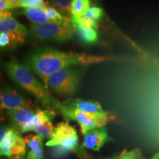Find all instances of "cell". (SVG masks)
Instances as JSON below:
<instances>
[{
  "instance_id": "83f0119b",
  "label": "cell",
  "mask_w": 159,
  "mask_h": 159,
  "mask_svg": "<svg viewBox=\"0 0 159 159\" xmlns=\"http://www.w3.org/2000/svg\"><path fill=\"white\" fill-rule=\"evenodd\" d=\"M114 157H109V158H102V159H114Z\"/></svg>"
},
{
  "instance_id": "5bb4252c",
  "label": "cell",
  "mask_w": 159,
  "mask_h": 159,
  "mask_svg": "<svg viewBox=\"0 0 159 159\" xmlns=\"http://www.w3.org/2000/svg\"><path fill=\"white\" fill-rule=\"evenodd\" d=\"M55 116H56V113L55 112V110H52V109L41 110L39 108L35 116L32 119L31 122L23 128L21 134H25L30 131H35L37 127L40 126L47 121H52Z\"/></svg>"
},
{
  "instance_id": "ba28073f",
  "label": "cell",
  "mask_w": 159,
  "mask_h": 159,
  "mask_svg": "<svg viewBox=\"0 0 159 159\" xmlns=\"http://www.w3.org/2000/svg\"><path fill=\"white\" fill-rule=\"evenodd\" d=\"M1 109L7 111L25 108H35L30 100L20 95L15 89L11 87H4L0 94Z\"/></svg>"
},
{
  "instance_id": "9a60e30c",
  "label": "cell",
  "mask_w": 159,
  "mask_h": 159,
  "mask_svg": "<svg viewBox=\"0 0 159 159\" xmlns=\"http://www.w3.org/2000/svg\"><path fill=\"white\" fill-rule=\"evenodd\" d=\"M74 32L79 39L85 44H94L98 41V33L96 30L85 28L77 24L71 23Z\"/></svg>"
},
{
  "instance_id": "7c38bea8",
  "label": "cell",
  "mask_w": 159,
  "mask_h": 159,
  "mask_svg": "<svg viewBox=\"0 0 159 159\" xmlns=\"http://www.w3.org/2000/svg\"><path fill=\"white\" fill-rule=\"evenodd\" d=\"M38 111L35 108H25L7 111L12 127L21 134V130L31 122Z\"/></svg>"
},
{
  "instance_id": "277c9868",
  "label": "cell",
  "mask_w": 159,
  "mask_h": 159,
  "mask_svg": "<svg viewBox=\"0 0 159 159\" xmlns=\"http://www.w3.org/2000/svg\"><path fill=\"white\" fill-rule=\"evenodd\" d=\"M79 73L71 67L62 69L50 75L45 81V86L63 95L75 94L79 84Z\"/></svg>"
},
{
  "instance_id": "52a82bcc",
  "label": "cell",
  "mask_w": 159,
  "mask_h": 159,
  "mask_svg": "<svg viewBox=\"0 0 159 159\" xmlns=\"http://www.w3.org/2000/svg\"><path fill=\"white\" fill-rule=\"evenodd\" d=\"M58 111L66 121H76L80 126L81 133L84 136L89 131L105 126L112 119L86 114L77 109L66 108L61 102Z\"/></svg>"
},
{
  "instance_id": "d4e9b609",
  "label": "cell",
  "mask_w": 159,
  "mask_h": 159,
  "mask_svg": "<svg viewBox=\"0 0 159 159\" xmlns=\"http://www.w3.org/2000/svg\"><path fill=\"white\" fill-rule=\"evenodd\" d=\"M12 9L11 6L6 0H0V11H9Z\"/></svg>"
},
{
  "instance_id": "3957f363",
  "label": "cell",
  "mask_w": 159,
  "mask_h": 159,
  "mask_svg": "<svg viewBox=\"0 0 159 159\" xmlns=\"http://www.w3.org/2000/svg\"><path fill=\"white\" fill-rule=\"evenodd\" d=\"M74 30L71 25H63L48 22L43 25H33L30 33L35 39L41 41L65 42L72 39Z\"/></svg>"
},
{
  "instance_id": "8992f818",
  "label": "cell",
  "mask_w": 159,
  "mask_h": 159,
  "mask_svg": "<svg viewBox=\"0 0 159 159\" xmlns=\"http://www.w3.org/2000/svg\"><path fill=\"white\" fill-rule=\"evenodd\" d=\"M0 134L1 156L9 158L25 156L27 145L19 131L13 127L3 126Z\"/></svg>"
},
{
  "instance_id": "4fadbf2b",
  "label": "cell",
  "mask_w": 159,
  "mask_h": 159,
  "mask_svg": "<svg viewBox=\"0 0 159 159\" xmlns=\"http://www.w3.org/2000/svg\"><path fill=\"white\" fill-rule=\"evenodd\" d=\"M24 139L29 149L26 159H43V141L44 138L39 134H29Z\"/></svg>"
},
{
  "instance_id": "5b68a950",
  "label": "cell",
  "mask_w": 159,
  "mask_h": 159,
  "mask_svg": "<svg viewBox=\"0 0 159 159\" xmlns=\"http://www.w3.org/2000/svg\"><path fill=\"white\" fill-rule=\"evenodd\" d=\"M46 145L57 148L63 152H80L77 131L67 122H61L57 125Z\"/></svg>"
},
{
  "instance_id": "9c48e42d",
  "label": "cell",
  "mask_w": 159,
  "mask_h": 159,
  "mask_svg": "<svg viewBox=\"0 0 159 159\" xmlns=\"http://www.w3.org/2000/svg\"><path fill=\"white\" fill-rule=\"evenodd\" d=\"M0 33H7L11 38L12 47H15L24 43L27 30L22 24L10 16L0 19Z\"/></svg>"
},
{
  "instance_id": "4316f807",
  "label": "cell",
  "mask_w": 159,
  "mask_h": 159,
  "mask_svg": "<svg viewBox=\"0 0 159 159\" xmlns=\"http://www.w3.org/2000/svg\"><path fill=\"white\" fill-rule=\"evenodd\" d=\"M10 159H23V157H14V158H10Z\"/></svg>"
},
{
  "instance_id": "603a6c76",
  "label": "cell",
  "mask_w": 159,
  "mask_h": 159,
  "mask_svg": "<svg viewBox=\"0 0 159 159\" xmlns=\"http://www.w3.org/2000/svg\"><path fill=\"white\" fill-rule=\"evenodd\" d=\"M20 7L24 8L44 7V0H19Z\"/></svg>"
},
{
  "instance_id": "2e32d148",
  "label": "cell",
  "mask_w": 159,
  "mask_h": 159,
  "mask_svg": "<svg viewBox=\"0 0 159 159\" xmlns=\"http://www.w3.org/2000/svg\"><path fill=\"white\" fill-rule=\"evenodd\" d=\"M22 13L34 25H43L49 22L46 6L39 7H32V8H25Z\"/></svg>"
},
{
  "instance_id": "8fae6325",
  "label": "cell",
  "mask_w": 159,
  "mask_h": 159,
  "mask_svg": "<svg viewBox=\"0 0 159 159\" xmlns=\"http://www.w3.org/2000/svg\"><path fill=\"white\" fill-rule=\"evenodd\" d=\"M110 137L105 126L96 128L87 133L84 136L82 147L94 151H98L109 142Z\"/></svg>"
},
{
  "instance_id": "d6986e66",
  "label": "cell",
  "mask_w": 159,
  "mask_h": 159,
  "mask_svg": "<svg viewBox=\"0 0 159 159\" xmlns=\"http://www.w3.org/2000/svg\"><path fill=\"white\" fill-rule=\"evenodd\" d=\"M50 2L53 7L57 10L61 14H63L66 17L67 16L71 17V9L73 0H50Z\"/></svg>"
},
{
  "instance_id": "484cf974",
  "label": "cell",
  "mask_w": 159,
  "mask_h": 159,
  "mask_svg": "<svg viewBox=\"0 0 159 159\" xmlns=\"http://www.w3.org/2000/svg\"><path fill=\"white\" fill-rule=\"evenodd\" d=\"M151 159H159V152H156V154L153 155V156L151 158Z\"/></svg>"
},
{
  "instance_id": "6da1fadb",
  "label": "cell",
  "mask_w": 159,
  "mask_h": 159,
  "mask_svg": "<svg viewBox=\"0 0 159 159\" xmlns=\"http://www.w3.org/2000/svg\"><path fill=\"white\" fill-rule=\"evenodd\" d=\"M114 60L111 57L94 56L74 52H64L52 49L33 52L27 57L26 66L43 81L56 71L71 66H87Z\"/></svg>"
},
{
  "instance_id": "e0dca14e",
  "label": "cell",
  "mask_w": 159,
  "mask_h": 159,
  "mask_svg": "<svg viewBox=\"0 0 159 159\" xmlns=\"http://www.w3.org/2000/svg\"><path fill=\"white\" fill-rule=\"evenodd\" d=\"M46 11L49 22L57 23L63 25H71V19L61 14L55 7L46 6Z\"/></svg>"
},
{
  "instance_id": "7402d4cb",
  "label": "cell",
  "mask_w": 159,
  "mask_h": 159,
  "mask_svg": "<svg viewBox=\"0 0 159 159\" xmlns=\"http://www.w3.org/2000/svg\"><path fill=\"white\" fill-rule=\"evenodd\" d=\"M55 128L53 127L52 121H47L43 124L35 128V132L40 136H43V138H51L52 135L53 134Z\"/></svg>"
},
{
  "instance_id": "30bf717a",
  "label": "cell",
  "mask_w": 159,
  "mask_h": 159,
  "mask_svg": "<svg viewBox=\"0 0 159 159\" xmlns=\"http://www.w3.org/2000/svg\"><path fill=\"white\" fill-rule=\"evenodd\" d=\"M61 104L66 108L77 109L86 114L97 115L106 118H114V116H111L110 113L103 110L98 102L93 100H86L80 98L68 99L64 102H61Z\"/></svg>"
},
{
  "instance_id": "44dd1931",
  "label": "cell",
  "mask_w": 159,
  "mask_h": 159,
  "mask_svg": "<svg viewBox=\"0 0 159 159\" xmlns=\"http://www.w3.org/2000/svg\"><path fill=\"white\" fill-rule=\"evenodd\" d=\"M114 159H147L143 156V153L139 148L133 150H124L118 156L114 157Z\"/></svg>"
},
{
  "instance_id": "ac0fdd59",
  "label": "cell",
  "mask_w": 159,
  "mask_h": 159,
  "mask_svg": "<svg viewBox=\"0 0 159 159\" xmlns=\"http://www.w3.org/2000/svg\"><path fill=\"white\" fill-rule=\"evenodd\" d=\"M89 0H73L71 5V17L80 18L85 15L87 11L90 8Z\"/></svg>"
},
{
  "instance_id": "7a4b0ae2",
  "label": "cell",
  "mask_w": 159,
  "mask_h": 159,
  "mask_svg": "<svg viewBox=\"0 0 159 159\" xmlns=\"http://www.w3.org/2000/svg\"><path fill=\"white\" fill-rule=\"evenodd\" d=\"M5 69L12 80L25 89L47 109L58 110L61 102L52 96L45 85L41 84L33 75L27 66L11 59L5 63Z\"/></svg>"
},
{
  "instance_id": "cb8c5ba5",
  "label": "cell",
  "mask_w": 159,
  "mask_h": 159,
  "mask_svg": "<svg viewBox=\"0 0 159 159\" xmlns=\"http://www.w3.org/2000/svg\"><path fill=\"white\" fill-rule=\"evenodd\" d=\"M12 47V40L10 35L7 33H0V47L1 48L5 47Z\"/></svg>"
},
{
  "instance_id": "ffe728a7",
  "label": "cell",
  "mask_w": 159,
  "mask_h": 159,
  "mask_svg": "<svg viewBox=\"0 0 159 159\" xmlns=\"http://www.w3.org/2000/svg\"><path fill=\"white\" fill-rule=\"evenodd\" d=\"M104 14L103 10L99 7H91L87 11L83 17L85 19L88 20L91 22L95 24V25H98V21L102 19Z\"/></svg>"
}]
</instances>
